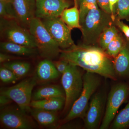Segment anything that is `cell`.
Segmentation results:
<instances>
[{"instance_id": "obj_1", "label": "cell", "mask_w": 129, "mask_h": 129, "mask_svg": "<svg viewBox=\"0 0 129 129\" xmlns=\"http://www.w3.org/2000/svg\"><path fill=\"white\" fill-rule=\"evenodd\" d=\"M60 55V59L80 67L86 72L97 74L113 80H117L113 59L99 47L75 44L69 48L61 50Z\"/></svg>"}, {"instance_id": "obj_2", "label": "cell", "mask_w": 129, "mask_h": 129, "mask_svg": "<svg viewBox=\"0 0 129 129\" xmlns=\"http://www.w3.org/2000/svg\"><path fill=\"white\" fill-rule=\"evenodd\" d=\"M113 22L111 14L99 8L90 10L81 24L83 44L96 46L102 33Z\"/></svg>"}, {"instance_id": "obj_3", "label": "cell", "mask_w": 129, "mask_h": 129, "mask_svg": "<svg viewBox=\"0 0 129 129\" xmlns=\"http://www.w3.org/2000/svg\"><path fill=\"white\" fill-rule=\"evenodd\" d=\"M99 76L97 74L90 72H86L84 74L82 92L65 117L60 121L58 127L77 118H84L88 110L91 99L101 84Z\"/></svg>"}, {"instance_id": "obj_4", "label": "cell", "mask_w": 129, "mask_h": 129, "mask_svg": "<svg viewBox=\"0 0 129 129\" xmlns=\"http://www.w3.org/2000/svg\"><path fill=\"white\" fill-rule=\"evenodd\" d=\"M28 28L34 39L37 49L41 57L51 60L60 55L61 50L40 19L35 17L31 20Z\"/></svg>"}, {"instance_id": "obj_5", "label": "cell", "mask_w": 129, "mask_h": 129, "mask_svg": "<svg viewBox=\"0 0 129 129\" xmlns=\"http://www.w3.org/2000/svg\"><path fill=\"white\" fill-rule=\"evenodd\" d=\"M61 83L65 98L63 112L66 113L69 112L83 90V76L78 67L69 64L67 71L62 75Z\"/></svg>"}, {"instance_id": "obj_6", "label": "cell", "mask_w": 129, "mask_h": 129, "mask_svg": "<svg viewBox=\"0 0 129 129\" xmlns=\"http://www.w3.org/2000/svg\"><path fill=\"white\" fill-rule=\"evenodd\" d=\"M129 98V85L118 83L113 86L107 99L106 110L99 128H109L119 109Z\"/></svg>"}, {"instance_id": "obj_7", "label": "cell", "mask_w": 129, "mask_h": 129, "mask_svg": "<svg viewBox=\"0 0 129 129\" xmlns=\"http://www.w3.org/2000/svg\"><path fill=\"white\" fill-rule=\"evenodd\" d=\"M37 83L35 77L22 80L16 85L1 89V94L5 95L16 103L22 111L30 112L32 90Z\"/></svg>"}, {"instance_id": "obj_8", "label": "cell", "mask_w": 129, "mask_h": 129, "mask_svg": "<svg viewBox=\"0 0 129 129\" xmlns=\"http://www.w3.org/2000/svg\"><path fill=\"white\" fill-rule=\"evenodd\" d=\"M18 108L3 107L0 113V121L3 127L9 129H31L35 124L31 117Z\"/></svg>"}, {"instance_id": "obj_9", "label": "cell", "mask_w": 129, "mask_h": 129, "mask_svg": "<svg viewBox=\"0 0 129 129\" xmlns=\"http://www.w3.org/2000/svg\"><path fill=\"white\" fill-rule=\"evenodd\" d=\"M41 20L61 50L67 49L75 45L71 36L72 30L60 17Z\"/></svg>"}, {"instance_id": "obj_10", "label": "cell", "mask_w": 129, "mask_h": 129, "mask_svg": "<svg viewBox=\"0 0 129 129\" xmlns=\"http://www.w3.org/2000/svg\"><path fill=\"white\" fill-rule=\"evenodd\" d=\"M104 99L102 94L95 92L90 101L84 120L85 129H96L101 124L104 109Z\"/></svg>"}, {"instance_id": "obj_11", "label": "cell", "mask_w": 129, "mask_h": 129, "mask_svg": "<svg viewBox=\"0 0 129 129\" xmlns=\"http://www.w3.org/2000/svg\"><path fill=\"white\" fill-rule=\"evenodd\" d=\"M69 6L66 0H36L35 17L41 19L60 17Z\"/></svg>"}, {"instance_id": "obj_12", "label": "cell", "mask_w": 129, "mask_h": 129, "mask_svg": "<svg viewBox=\"0 0 129 129\" xmlns=\"http://www.w3.org/2000/svg\"><path fill=\"white\" fill-rule=\"evenodd\" d=\"M5 27L4 35L7 41L30 48H37L34 39L28 29L27 30L13 23H6Z\"/></svg>"}, {"instance_id": "obj_13", "label": "cell", "mask_w": 129, "mask_h": 129, "mask_svg": "<svg viewBox=\"0 0 129 129\" xmlns=\"http://www.w3.org/2000/svg\"><path fill=\"white\" fill-rule=\"evenodd\" d=\"M16 20L22 25L28 26L35 17L36 0H11Z\"/></svg>"}, {"instance_id": "obj_14", "label": "cell", "mask_w": 129, "mask_h": 129, "mask_svg": "<svg viewBox=\"0 0 129 129\" xmlns=\"http://www.w3.org/2000/svg\"><path fill=\"white\" fill-rule=\"evenodd\" d=\"M30 113L32 117L42 127L57 128L60 124L57 112L40 109L30 108Z\"/></svg>"}, {"instance_id": "obj_15", "label": "cell", "mask_w": 129, "mask_h": 129, "mask_svg": "<svg viewBox=\"0 0 129 129\" xmlns=\"http://www.w3.org/2000/svg\"><path fill=\"white\" fill-rule=\"evenodd\" d=\"M60 75L52 61L45 59L40 62L37 65L35 77L37 82L46 83L55 80L58 78Z\"/></svg>"}, {"instance_id": "obj_16", "label": "cell", "mask_w": 129, "mask_h": 129, "mask_svg": "<svg viewBox=\"0 0 129 129\" xmlns=\"http://www.w3.org/2000/svg\"><path fill=\"white\" fill-rule=\"evenodd\" d=\"M113 62L114 70L117 77L129 78V39H127L124 47L114 58Z\"/></svg>"}, {"instance_id": "obj_17", "label": "cell", "mask_w": 129, "mask_h": 129, "mask_svg": "<svg viewBox=\"0 0 129 129\" xmlns=\"http://www.w3.org/2000/svg\"><path fill=\"white\" fill-rule=\"evenodd\" d=\"M65 102V97L52 98L38 101L32 100L30 107L33 108L57 112L64 108Z\"/></svg>"}, {"instance_id": "obj_18", "label": "cell", "mask_w": 129, "mask_h": 129, "mask_svg": "<svg viewBox=\"0 0 129 129\" xmlns=\"http://www.w3.org/2000/svg\"><path fill=\"white\" fill-rule=\"evenodd\" d=\"M58 97H65L63 89L57 85L44 86L32 93V100L38 101Z\"/></svg>"}, {"instance_id": "obj_19", "label": "cell", "mask_w": 129, "mask_h": 129, "mask_svg": "<svg viewBox=\"0 0 129 129\" xmlns=\"http://www.w3.org/2000/svg\"><path fill=\"white\" fill-rule=\"evenodd\" d=\"M1 50L4 52L22 56H30L37 53V48H30L9 41L2 42Z\"/></svg>"}, {"instance_id": "obj_20", "label": "cell", "mask_w": 129, "mask_h": 129, "mask_svg": "<svg viewBox=\"0 0 129 129\" xmlns=\"http://www.w3.org/2000/svg\"><path fill=\"white\" fill-rule=\"evenodd\" d=\"M60 17L71 30L74 28L81 29L79 10L76 6L64 9Z\"/></svg>"}, {"instance_id": "obj_21", "label": "cell", "mask_w": 129, "mask_h": 129, "mask_svg": "<svg viewBox=\"0 0 129 129\" xmlns=\"http://www.w3.org/2000/svg\"><path fill=\"white\" fill-rule=\"evenodd\" d=\"M109 128L112 129L129 128V98L124 108L115 115Z\"/></svg>"}, {"instance_id": "obj_22", "label": "cell", "mask_w": 129, "mask_h": 129, "mask_svg": "<svg viewBox=\"0 0 129 129\" xmlns=\"http://www.w3.org/2000/svg\"><path fill=\"white\" fill-rule=\"evenodd\" d=\"M127 40V38L119 32L109 44L105 52L114 59L124 47Z\"/></svg>"}, {"instance_id": "obj_23", "label": "cell", "mask_w": 129, "mask_h": 129, "mask_svg": "<svg viewBox=\"0 0 129 129\" xmlns=\"http://www.w3.org/2000/svg\"><path fill=\"white\" fill-rule=\"evenodd\" d=\"M2 66L12 70L19 79L27 75L30 68L29 63L21 61L8 62L3 63Z\"/></svg>"}, {"instance_id": "obj_24", "label": "cell", "mask_w": 129, "mask_h": 129, "mask_svg": "<svg viewBox=\"0 0 129 129\" xmlns=\"http://www.w3.org/2000/svg\"><path fill=\"white\" fill-rule=\"evenodd\" d=\"M119 33L118 30L114 25L107 28L99 37L98 42L99 47L103 50H106L109 43Z\"/></svg>"}, {"instance_id": "obj_25", "label": "cell", "mask_w": 129, "mask_h": 129, "mask_svg": "<svg viewBox=\"0 0 129 129\" xmlns=\"http://www.w3.org/2000/svg\"><path fill=\"white\" fill-rule=\"evenodd\" d=\"M115 12L117 18L129 21V0H118L115 6Z\"/></svg>"}, {"instance_id": "obj_26", "label": "cell", "mask_w": 129, "mask_h": 129, "mask_svg": "<svg viewBox=\"0 0 129 129\" xmlns=\"http://www.w3.org/2000/svg\"><path fill=\"white\" fill-rule=\"evenodd\" d=\"M98 8L97 0H82L79 7L80 24L89 11Z\"/></svg>"}, {"instance_id": "obj_27", "label": "cell", "mask_w": 129, "mask_h": 129, "mask_svg": "<svg viewBox=\"0 0 129 129\" xmlns=\"http://www.w3.org/2000/svg\"><path fill=\"white\" fill-rule=\"evenodd\" d=\"M0 79L5 84L14 83L19 79L12 70L2 65L0 68Z\"/></svg>"}, {"instance_id": "obj_28", "label": "cell", "mask_w": 129, "mask_h": 129, "mask_svg": "<svg viewBox=\"0 0 129 129\" xmlns=\"http://www.w3.org/2000/svg\"><path fill=\"white\" fill-rule=\"evenodd\" d=\"M54 66L61 75H62L67 71L69 63L65 60L60 59L58 61H52Z\"/></svg>"}, {"instance_id": "obj_29", "label": "cell", "mask_w": 129, "mask_h": 129, "mask_svg": "<svg viewBox=\"0 0 129 129\" xmlns=\"http://www.w3.org/2000/svg\"><path fill=\"white\" fill-rule=\"evenodd\" d=\"M115 25L120 29L121 32L124 34L125 37L129 39V26L124 23L123 21L117 18L115 19Z\"/></svg>"}, {"instance_id": "obj_30", "label": "cell", "mask_w": 129, "mask_h": 129, "mask_svg": "<svg viewBox=\"0 0 129 129\" xmlns=\"http://www.w3.org/2000/svg\"><path fill=\"white\" fill-rule=\"evenodd\" d=\"M97 2L100 9L111 15L109 0H97Z\"/></svg>"}, {"instance_id": "obj_31", "label": "cell", "mask_w": 129, "mask_h": 129, "mask_svg": "<svg viewBox=\"0 0 129 129\" xmlns=\"http://www.w3.org/2000/svg\"><path fill=\"white\" fill-rule=\"evenodd\" d=\"M109 7L111 12V16L112 17L113 21L114 22L115 21V6L118 0H109Z\"/></svg>"}, {"instance_id": "obj_32", "label": "cell", "mask_w": 129, "mask_h": 129, "mask_svg": "<svg viewBox=\"0 0 129 129\" xmlns=\"http://www.w3.org/2000/svg\"><path fill=\"white\" fill-rule=\"evenodd\" d=\"M12 101L8 97L5 95L1 94L0 96V105L1 108L7 106Z\"/></svg>"}, {"instance_id": "obj_33", "label": "cell", "mask_w": 129, "mask_h": 129, "mask_svg": "<svg viewBox=\"0 0 129 129\" xmlns=\"http://www.w3.org/2000/svg\"><path fill=\"white\" fill-rule=\"evenodd\" d=\"M14 57L7 54L2 53H0V62L1 63L11 61L13 59H14Z\"/></svg>"}, {"instance_id": "obj_34", "label": "cell", "mask_w": 129, "mask_h": 129, "mask_svg": "<svg viewBox=\"0 0 129 129\" xmlns=\"http://www.w3.org/2000/svg\"><path fill=\"white\" fill-rule=\"evenodd\" d=\"M75 3V6L77 7L78 8L79 7L80 5L82 0H74Z\"/></svg>"}, {"instance_id": "obj_35", "label": "cell", "mask_w": 129, "mask_h": 129, "mask_svg": "<svg viewBox=\"0 0 129 129\" xmlns=\"http://www.w3.org/2000/svg\"><path fill=\"white\" fill-rule=\"evenodd\" d=\"M0 2L3 3L5 4H8L11 3V0H0Z\"/></svg>"}]
</instances>
